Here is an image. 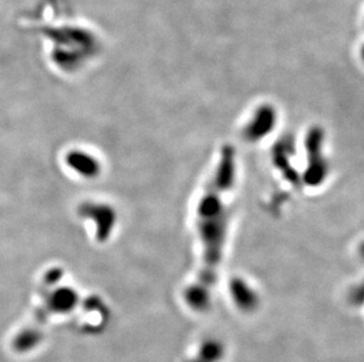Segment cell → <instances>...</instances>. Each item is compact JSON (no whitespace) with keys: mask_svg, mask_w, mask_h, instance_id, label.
Returning a JSON list of instances; mask_svg holds the SVG:
<instances>
[{"mask_svg":"<svg viewBox=\"0 0 364 362\" xmlns=\"http://www.w3.org/2000/svg\"><path fill=\"white\" fill-rule=\"evenodd\" d=\"M235 150L230 146L224 147L216 172H213L200 198L197 214L198 236L202 243V270L198 272L197 280L186 292V302L195 309L206 308L211 288L216 284L229 224L225 195L235 184Z\"/></svg>","mask_w":364,"mask_h":362,"instance_id":"6da1fadb","label":"cell"},{"mask_svg":"<svg viewBox=\"0 0 364 362\" xmlns=\"http://www.w3.org/2000/svg\"><path fill=\"white\" fill-rule=\"evenodd\" d=\"M78 216L92 222L95 226V238L100 243L110 240L118 221L116 209L107 202H82L78 207Z\"/></svg>","mask_w":364,"mask_h":362,"instance_id":"7a4b0ae2","label":"cell"},{"mask_svg":"<svg viewBox=\"0 0 364 362\" xmlns=\"http://www.w3.org/2000/svg\"><path fill=\"white\" fill-rule=\"evenodd\" d=\"M65 165L70 171L86 180L98 178L103 170L102 163L95 154L78 148L68 152Z\"/></svg>","mask_w":364,"mask_h":362,"instance_id":"3957f363","label":"cell"},{"mask_svg":"<svg viewBox=\"0 0 364 362\" xmlns=\"http://www.w3.org/2000/svg\"><path fill=\"white\" fill-rule=\"evenodd\" d=\"M80 304V294L75 288L64 286L55 288L48 294L46 306L57 315L70 314Z\"/></svg>","mask_w":364,"mask_h":362,"instance_id":"277c9868","label":"cell"},{"mask_svg":"<svg viewBox=\"0 0 364 362\" xmlns=\"http://www.w3.org/2000/svg\"><path fill=\"white\" fill-rule=\"evenodd\" d=\"M44 342V333L37 328H24L18 331L12 338L11 346L18 354H28L35 352Z\"/></svg>","mask_w":364,"mask_h":362,"instance_id":"5b68a950","label":"cell"},{"mask_svg":"<svg viewBox=\"0 0 364 362\" xmlns=\"http://www.w3.org/2000/svg\"><path fill=\"white\" fill-rule=\"evenodd\" d=\"M362 57H363V59H364V48H363V50H362Z\"/></svg>","mask_w":364,"mask_h":362,"instance_id":"8992f818","label":"cell"}]
</instances>
